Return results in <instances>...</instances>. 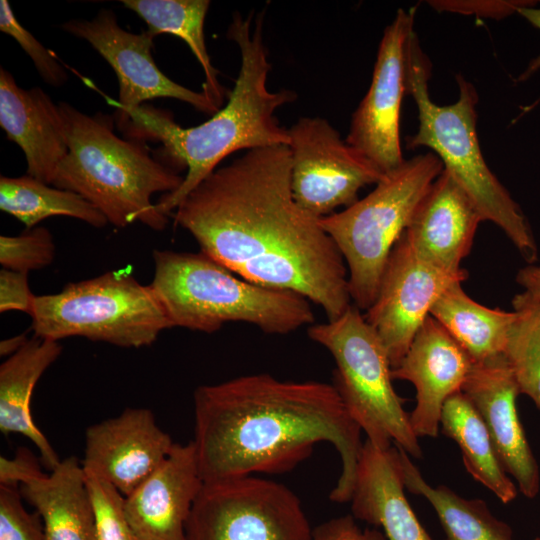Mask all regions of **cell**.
I'll list each match as a JSON object with an SVG mask.
<instances>
[{
    "label": "cell",
    "instance_id": "1",
    "mask_svg": "<svg viewBox=\"0 0 540 540\" xmlns=\"http://www.w3.org/2000/svg\"><path fill=\"white\" fill-rule=\"evenodd\" d=\"M170 216L201 252L249 282L296 292L328 321L351 306L340 251L293 197L288 145L251 149L216 169Z\"/></svg>",
    "mask_w": 540,
    "mask_h": 540
},
{
    "label": "cell",
    "instance_id": "2",
    "mask_svg": "<svg viewBox=\"0 0 540 540\" xmlns=\"http://www.w3.org/2000/svg\"><path fill=\"white\" fill-rule=\"evenodd\" d=\"M193 402L192 442L204 483L285 473L316 443L329 442L341 460L329 497L350 501L364 442L334 385L251 374L199 386Z\"/></svg>",
    "mask_w": 540,
    "mask_h": 540
},
{
    "label": "cell",
    "instance_id": "3",
    "mask_svg": "<svg viewBox=\"0 0 540 540\" xmlns=\"http://www.w3.org/2000/svg\"><path fill=\"white\" fill-rule=\"evenodd\" d=\"M252 17L235 13L227 37L240 49L241 66L227 104L207 121L183 128L166 111L141 105L131 110L117 127L134 140L158 141L163 153L177 168H187L181 185L164 194L157 210L168 217L217 165L235 151L274 145H288V129L275 117V111L296 99V93L283 89L270 91L267 76L271 69L263 39V16L252 25Z\"/></svg>",
    "mask_w": 540,
    "mask_h": 540
},
{
    "label": "cell",
    "instance_id": "4",
    "mask_svg": "<svg viewBox=\"0 0 540 540\" xmlns=\"http://www.w3.org/2000/svg\"><path fill=\"white\" fill-rule=\"evenodd\" d=\"M58 107L68 152L51 185L81 195L116 227L138 221L164 230L169 217L157 210L151 198L175 191L184 177L152 156L144 142L118 137L112 116L88 115L64 101Z\"/></svg>",
    "mask_w": 540,
    "mask_h": 540
},
{
    "label": "cell",
    "instance_id": "5",
    "mask_svg": "<svg viewBox=\"0 0 540 540\" xmlns=\"http://www.w3.org/2000/svg\"><path fill=\"white\" fill-rule=\"evenodd\" d=\"M430 76L431 63L414 30L407 46L406 92L417 106L419 127L415 135L407 138L408 149L431 148L444 170L471 198L483 221L496 224L532 264L538 250L527 218L488 167L479 145L475 87L457 75L458 100L450 105H437L429 94Z\"/></svg>",
    "mask_w": 540,
    "mask_h": 540
},
{
    "label": "cell",
    "instance_id": "6",
    "mask_svg": "<svg viewBox=\"0 0 540 540\" xmlns=\"http://www.w3.org/2000/svg\"><path fill=\"white\" fill-rule=\"evenodd\" d=\"M153 260L150 285L172 327L213 333L246 322L284 335L314 322L306 297L249 282L201 251L155 250Z\"/></svg>",
    "mask_w": 540,
    "mask_h": 540
},
{
    "label": "cell",
    "instance_id": "7",
    "mask_svg": "<svg viewBox=\"0 0 540 540\" xmlns=\"http://www.w3.org/2000/svg\"><path fill=\"white\" fill-rule=\"evenodd\" d=\"M444 169L435 153L414 156L385 174L364 198L319 219L348 268L351 300L368 310L376 299L389 255Z\"/></svg>",
    "mask_w": 540,
    "mask_h": 540
},
{
    "label": "cell",
    "instance_id": "8",
    "mask_svg": "<svg viewBox=\"0 0 540 540\" xmlns=\"http://www.w3.org/2000/svg\"><path fill=\"white\" fill-rule=\"evenodd\" d=\"M30 316L36 337L59 341L77 336L124 348L149 346L172 327L151 285L126 270L35 296Z\"/></svg>",
    "mask_w": 540,
    "mask_h": 540
},
{
    "label": "cell",
    "instance_id": "9",
    "mask_svg": "<svg viewBox=\"0 0 540 540\" xmlns=\"http://www.w3.org/2000/svg\"><path fill=\"white\" fill-rule=\"evenodd\" d=\"M360 311L351 305L337 319L311 325L308 336L333 356V385L366 440L380 449L394 444L421 458L419 437L392 384L387 351Z\"/></svg>",
    "mask_w": 540,
    "mask_h": 540
},
{
    "label": "cell",
    "instance_id": "10",
    "mask_svg": "<svg viewBox=\"0 0 540 540\" xmlns=\"http://www.w3.org/2000/svg\"><path fill=\"white\" fill-rule=\"evenodd\" d=\"M313 530L287 486L251 476L204 483L187 540H312Z\"/></svg>",
    "mask_w": 540,
    "mask_h": 540
},
{
    "label": "cell",
    "instance_id": "11",
    "mask_svg": "<svg viewBox=\"0 0 540 540\" xmlns=\"http://www.w3.org/2000/svg\"><path fill=\"white\" fill-rule=\"evenodd\" d=\"M288 135L292 194L314 217L351 206L363 187L377 184L384 176L324 118L302 117Z\"/></svg>",
    "mask_w": 540,
    "mask_h": 540
},
{
    "label": "cell",
    "instance_id": "12",
    "mask_svg": "<svg viewBox=\"0 0 540 540\" xmlns=\"http://www.w3.org/2000/svg\"><path fill=\"white\" fill-rule=\"evenodd\" d=\"M468 277L465 269L448 270L425 259L404 233L385 265L378 293L364 315L377 332L395 368L440 295Z\"/></svg>",
    "mask_w": 540,
    "mask_h": 540
},
{
    "label": "cell",
    "instance_id": "13",
    "mask_svg": "<svg viewBox=\"0 0 540 540\" xmlns=\"http://www.w3.org/2000/svg\"><path fill=\"white\" fill-rule=\"evenodd\" d=\"M414 10L399 9L382 35L369 89L352 114L346 143L383 175L406 159L400 142V113L406 92L407 46Z\"/></svg>",
    "mask_w": 540,
    "mask_h": 540
},
{
    "label": "cell",
    "instance_id": "14",
    "mask_svg": "<svg viewBox=\"0 0 540 540\" xmlns=\"http://www.w3.org/2000/svg\"><path fill=\"white\" fill-rule=\"evenodd\" d=\"M61 28L86 40L115 71L119 83L116 124L143 102L160 97L183 101L206 114L220 109L203 91L188 89L162 73L151 53L154 37L148 31L124 30L112 10L101 9L90 20L71 19Z\"/></svg>",
    "mask_w": 540,
    "mask_h": 540
},
{
    "label": "cell",
    "instance_id": "15",
    "mask_svg": "<svg viewBox=\"0 0 540 540\" xmlns=\"http://www.w3.org/2000/svg\"><path fill=\"white\" fill-rule=\"evenodd\" d=\"M174 445L147 408H126L85 432L84 471L111 484L124 497L165 460Z\"/></svg>",
    "mask_w": 540,
    "mask_h": 540
},
{
    "label": "cell",
    "instance_id": "16",
    "mask_svg": "<svg viewBox=\"0 0 540 540\" xmlns=\"http://www.w3.org/2000/svg\"><path fill=\"white\" fill-rule=\"evenodd\" d=\"M481 416L499 459L518 491L535 498L540 471L517 411L520 394L503 354L473 363L461 390Z\"/></svg>",
    "mask_w": 540,
    "mask_h": 540
},
{
    "label": "cell",
    "instance_id": "17",
    "mask_svg": "<svg viewBox=\"0 0 540 540\" xmlns=\"http://www.w3.org/2000/svg\"><path fill=\"white\" fill-rule=\"evenodd\" d=\"M473 362L463 348L429 315L414 336L392 378L413 384L416 403L409 413L420 437L436 438L447 399L462 390Z\"/></svg>",
    "mask_w": 540,
    "mask_h": 540
},
{
    "label": "cell",
    "instance_id": "18",
    "mask_svg": "<svg viewBox=\"0 0 540 540\" xmlns=\"http://www.w3.org/2000/svg\"><path fill=\"white\" fill-rule=\"evenodd\" d=\"M203 484L193 442L174 443L159 467L124 497V513L135 537L187 540V522Z\"/></svg>",
    "mask_w": 540,
    "mask_h": 540
},
{
    "label": "cell",
    "instance_id": "19",
    "mask_svg": "<svg viewBox=\"0 0 540 540\" xmlns=\"http://www.w3.org/2000/svg\"><path fill=\"white\" fill-rule=\"evenodd\" d=\"M482 221L471 198L443 169L419 202L404 235L425 259L459 270Z\"/></svg>",
    "mask_w": 540,
    "mask_h": 540
},
{
    "label": "cell",
    "instance_id": "20",
    "mask_svg": "<svg viewBox=\"0 0 540 540\" xmlns=\"http://www.w3.org/2000/svg\"><path fill=\"white\" fill-rule=\"evenodd\" d=\"M0 126L24 152L27 175L51 185L68 152L58 104L40 87H19L13 75L1 68Z\"/></svg>",
    "mask_w": 540,
    "mask_h": 540
},
{
    "label": "cell",
    "instance_id": "21",
    "mask_svg": "<svg viewBox=\"0 0 540 540\" xmlns=\"http://www.w3.org/2000/svg\"><path fill=\"white\" fill-rule=\"evenodd\" d=\"M405 489L398 447L380 449L365 440L349 501L351 515L380 528L386 540H433Z\"/></svg>",
    "mask_w": 540,
    "mask_h": 540
},
{
    "label": "cell",
    "instance_id": "22",
    "mask_svg": "<svg viewBox=\"0 0 540 540\" xmlns=\"http://www.w3.org/2000/svg\"><path fill=\"white\" fill-rule=\"evenodd\" d=\"M22 497L40 515L46 540H96L95 516L82 463L61 460L19 486Z\"/></svg>",
    "mask_w": 540,
    "mask_h": 540
},
{
    "label": "cell",
    "instance_id": "23",
    "mask_svg": "<svg viewBox=\"0 0 540 540\" xmlns=\"http://www.w3.org/2000/svg\"><path fill=\"white\" fill-rule=\"evenodd\" d=\"M61 352L58 341L34 336L0 366V431L28 438L38 448L41 463L50 471L61 460L34 422L30 407L38 380Z\"/></svg>",
    "mask_w": 540,
    "mask_h": 540
},
{
    "label": "cell",
    "instance_id": "24",
    "mask_svg": "<svg viewBox=\"0 0 540 540\" xmlns=\"http://www.w3.org/2000/svg\"><path fill=\"white\" fill-rule=\"evenodd\" d=\"M440 430L458 445L464 467L475 481L504 504L516 499L517 486L503 467L481 416L462 391L445 402Z\"/></svg>",
    "mask_w": 540,
    "mask_h": 540
},
{
    "label": "cell",
    "instance_id": "25",
    "mask_svg": "<svg viewBox=\"0 0 540 540\" xmlns=\"http://www.w3.org/2000/svg\"><path fill=\"white\" fill-rule=\"evenodd\" d=\"M461 284L450 285L437 299L430 315L463 348L473 363L503 354L515 312L477 303L466 294Z\"/></svg>",
    "mask_w": 540,
    "mask_h": 540
},
{
    "label": "cell",
    "instance_id": "26",
    "mask_svg": "<svg viewBox=\"0 0 540 540\" xmlns=\"http://www.w3.org/2000/svg\"><path fill=\"white\" fill-rule=\"evenodd\" d=\"M398 450L405 488L429 502L444 540H515L510 525L497 518L484 500L464 498L445 485H430L410 456Z\"/></svg>",
    "mask_w": 540,
    "mask_h": 540
},
{
    "label": "cell",
    "instance_id": "27",
    "mask_svg": "<svg viewBox=\"0 0 540 540\" xmlns=\"http://www.w3.org/2000/svg\"><path fill=\"white\" fill-rule=\"evenodd\" d=\"M148 25L153 36L169 33L181 38L190 48L204 74L203 92L220 108L225 88L217 79L218 71L211 64L205 43L204 23L208 0H121Z\"/></svg>",
    "mask_w": 540,
    "mask_h": 540
},
{
    "label": "cell",
    "instance_id": "28",
    "mask_svg": "<svg viewBox=\"0 0 540 540\" xmlns=\"http://www.w3.org/2000/svg\"><path fill=\"white\" fill-rule=\"evenodd\" d=\"M0 209L28 229L50 216H67L96 227H104L106 217L81 195L50 186L29 175L0 177Z\"/></svg>",
    "mask_w": 540,
    "mask_h": 540
},
{
    "label": "cell",
    "instance_id": "29",
    "mask_svg": "<svg viewBox=\"0 0 540 540\" xmlns=\"http://www.w3.org/2000/svg\"><path fill=\"white\" fill-rule=\"evenodd\" d=\"M515 320L509 330L505 356L520 394L540 411V302L528 292L512 299Z\"/></svg>",
    "mask_w": 540,
    "mask_h": 540
},
{
    "label": "cell",
    "instance_id": "30",
    "mask_svg": "<svg viewBox=\"0 0 540 540\" xmlns=\"http://www.w3.org/2000/svg\"><path fill=\"white\" fill-rule=\"evenodd\" d=\"M95 516L96 540H137L124 513V496L97 475L86 472Z\"/></svg>",
    "mask_w": 540,
    "mask_h": 540
},
{
    "label": "cell",
    "instance_id": "31",
    "mask_svg": "<svg viewBox=\"0 0 540 540\" xmlns=\"http://www.w3.org/2000/svg\"><path fill=\"white\" fill-rule=\"evenodd\" d=\"M54 256L53 237L44 227L28 229L18 236H0V263L5 269L28 273L50 265Z\"/></svg>",
    "mask_w": 540,
    "mask_h": 540
},
{
    "label": "cell",
    "instance_id": "32",
    "mask_svg": "<svg viewBox=\"0 0 540 540\" xmlns=\"http://www.w3.org/2000/svg\"><path fill=\"white\" fill-rule=\"evenodd\" d=\"M0 30L17 41L47 84L59 87L66 83L68 75L64 68L53 53L19 23L7 0L0 1Z\"/></svg>",
    "mask_w": 540,
    "mask_h": 540
},
{
    "label": "cell",
    "instance_id": "33",
    "mask_svg": "<svg viewBox=\"0 0 540 540\" xmlns=\"http://www.w3.org/2000/svg\"><path fill=\"white\" fill-rule=\"evenodd\" d=\"M18 485L0 484V540H46L40 515L29 513Z\"/></svg>",
    "mask_w": 540,
    "mask_h": 540
},
{
    "label": "cell",
    "instance_id": "34",
    "mask_svg": "<svg viewBox=\"0 0 540 540\" xmlns=\"http://www.w3.org/2000/svg\"><path fill=\"white\" fill-rule=\"evenodd\" d=\"M35 296L28 273L2 268L0 271V311H21L30 315Z\"/></svg>",
    "mask_w": 540,
    "mask_h": 540
},
{
    "label": "cell",
    "instance_id": "35",
    "mask_svg": "<svg viewBox=\"0 0 540 540\" xmlns=\"http://www.w3.org/2000/svg\"><path fill=\"white\" fill-rule=\"evenodd\" d=\"M430 5L438 11H448L461 14H475L477 16L502 19L524 6L534 4V1H430Z\"/></svg>",
    "mask_w": 540,
    "mask_h": 540
},
{
    "label": "cell",
    "instance_id": "36",
    "mask_svg": "<svg viewBox=\"0 0 540 540\" xmlns=\"http://www.w3.org/2000/svg\"><path fill=\"white\" fill-rule=\"evenodd\" d=\"M312 540H386L378 528H362L350 514L323 522L313 530Z\"/></svg>",
    "mask_w": 540,
    "mask_h": 540
},
{
    "label": "cell",
    "instance_id": "37",
    "mask_svg": "<svg viewBox=\"0 0 540 540\" xmlns=\"http://www.w3.org/2000/svg\"><path fill=\"white\" fill-rule=\"evenodd\" d=\"M42 472L38 459L27 448H19L12 459L0 457V484L20 486Z\"/></svg>",
    "mask_w": 540,
    "mask_h": 540
},
{
    "label": "cell",
    "instance_id": "38",
    "mask_svg": "<svg viewBox=\"0 0 540 540\" xmlns=\"http://www.w3.org/2000/svg\"><path fill=\"white\" fill-rule=\"evenodd\" d=\"M517 283L540 302V265L528 264L518 270Z\"/></svg>",
    "mask_w": 540,
    "mask_h": 540
},
{
    "label": "cell",
    "instance_id": "39",
    "mask_svg": "<svg viewBox=\"0 0 540 540\" xmlns=\"http://www.w3.org/2000/svg\"><path fill=\"white\" fill-rule=\"evenodd\" d=\"M536 4L524 6L518 10L523 18H525L531 25L540 30V7H536ZM540 68V54L534 58L524 72L517 78V81H525L532 74H534Z\"/></svg>",
    "mask_w": 540,
    "mask_h": 540
},
{
    "label": "cell",
    "instance_id": "40",
    "mask_svg": "<svg viewBox=\"0 0 540 540\" xmlns=\"http://www.w3.org/2000/svg\"><path fill=\"white\" fill-rule=\"evenodd\" d=\"M25 333L4 339L0 342V355L11 356L19 351L28 341Z\"/></svg>",
    "mask_w": 540,
    "mask_h": 540
},
{
    "label": "cell",
    "instance_id": "41",
    "mask_svg": "<svg viewBox=\"0 0 540 540\" xmlns=\"http://www.w3.org/2000/svg\"><path fill=\"white\" fill-rule=\"evenodd\" d=\"M533 540H540V536L535 537Z\"/></svg>",
    "mask_w": 540,
    "mask_h": 540
},
{
    "label": "cell",
    "instance_id": "42",
    "mask_svg": "<svg viewBox=\"0 0 540 540\" xmlns=\"http://www.w3.org/2000/svg\"><path fill=\"white\" fill-rule=\"evenodd\" d=\"M137 539V538H136ZM138 540V539H137Z\"/></svg>",
    "mask_w": 540,
    "mask_h": 540
}]
</instances>
